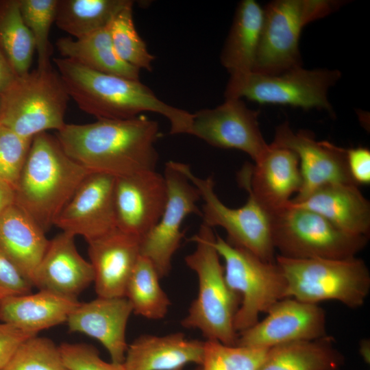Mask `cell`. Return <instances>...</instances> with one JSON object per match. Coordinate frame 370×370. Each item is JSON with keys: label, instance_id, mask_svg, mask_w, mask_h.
<instances>
[{"label": "cell", "instance_id": "22", "mask_svg": "<svg viewBox=\"0 0 370 370\" xmlns=\"http://www.w3.org/2000/svg\"><path fill=\"white\" fill-rule=\"evenodd\" d=\"M290 203L320 214L347 234L369 237L370 204L356 184H325L302 201Z\"/></svg>", "mask_w": 370, "mask_h": 370}, {"label": "cell", "instance_id": "36", "mask_svg": "<svg viewBox=\"0 0 370 370\" xmlns=\"http://www.w3.org/2000/svg\"><path fill=\"white\" fill-rule=\"evenodd\" d=\"M32 139L22 137L0 124V178L11 184L14 189Z\"/></svg>", "mask_w": 370, "mask_h": 370}, {"label": "cell", "instance_id": "45", "mask_svg": "<svg viewBox=\"0 0 370 370\" xmlns=\"http://www.w3.org/2000/svg\"><path fill=\"white\" fill-rule=\"evenodd\" d=\"M0 105H1V99H0Z\"/></svg>", "mask_w": 370, "mask_h": 370}, {"label": "cell", "instance_id": "12", "mask_svg": "<svg viewBox=\"0 0 370 370\" xmlns=\"http://www.w3.org/2000/svg\"><path fill=\"white\" fill-rule=\"evenodd\" d=\"M164 177L167 187V200L156 225L140 240V254L155 267L160 279L171 269L173 255L184 235L182 225L187 216L201 217L197 206L201 199L196 186L182 171L178 162H166Z\"/></svg>", "mask_w": 370, "mask_h": 370}, {"label": "cell", "instance_id": "25", "mask_svg": "<svg viewBox=\"0 0 370 370\" xmlns=\"http://www.w3.org/2000/svg\"><path fill=\"white\" fill-rule=\"evenodd\" d=\"M79 304L47 290L7 297L0 301V321L35 334L65 323Z\"/></svg>", "mask_w": 370, "mask_h": 370}, {"label": "cell", "instance_id": "31", "mask_svg": "<svg viewBox=\"0 0 370 370\" xmlns=\"http://www.w3.org/2000/svg\"><path fill=\"white\" fill-rule=\"evenodd\" d=\"M160 280L151 262L140 256L124 295L134 314L153 320L164 318L171 301L161 288Z\"/></svg>", "mask_w": 370, "mask_h": 370}, {"label": "cell", "instance_id": "10", "mask_svg": "<svg viewBox=\"0 0 370 370\" xmlns=\"http://www.w3.org/2000/svg\"><path fill=\"white\" fill-rule=\"evenodd\" d=\"M336 69L293 68L280 74L253 71L231 74L225 99L245 97L260 103L287 104L305 110L317 108L334 114L329 89L340 79Z\"/></svg>", "mask_w": 370, "mask_h": 370}, {"label": "cell", "instance_id": "40", "mask_svg": "<svg viewBox=\"0 0 370 370\" xmlns=\"http://www.w3.org/2000/svg\"><path fill=\"white\" fill-rule=\"evenodd\" d=\"M347 163L349 175L358 184L370 183V151L359 147L346 149Z\"/></svg>", "mask_w": 370, "mask_h": 370}, {"label": "cell", "instance_id": "19", "mask_svg": "<svg viewBox=\"0 0 370 370\" xmlns=\"http://www.w3.org/2000/svg\"><path fill=\"white\" fill-rule=\"evenodd\" d=\"M132 312L125 297H97L88 302H79L66 323L70 332L99 341L109 353L111 362L123 364L128 347L126 327Z\"/></svg>", "mask_w": 370, "mask_h": 370}, {"label": "cell", "instance_id": "4", "mask_svg": "<svg viewBox=\"0 0 370 370\" xmlns=\"http://www.w3.org/2000/svg\"><path fill=\"white\" fill-rule=\"evenodd\" d=\"M215 238L213 228L202 223L190 238L196 247L184 260L197 275L199 290L181 324L199 330L206 340L236 345L238 333L234 322L241 297L225 281L224 268L214 246Z\"/></svg>", "mask_w": 370, "mask_h": 370}, {"label": "cell", "instance_id": "15", "mask_svg": "<svg viewBox=\"0 0 370 370\" xmlns=\"http://www.w3.org/2000/svg\"><path fill=\"white\" fill-rule=\"evenodd\" d=\"M267 313L264 319L238 334L236 345L270 349L328 336L325 312L318 304L286 297Z\"/></svg>", "mask_w": 370, "mask_h": 370}, {"label": "cell", "instance_id": "3", "mask_svg": "<svg viewBox=\"0 0 370 370\" xmlns=\"http://www.w3.org/2000/svg\"><path fill=\"white\" fill-rule=\"evenodd\" d=\"M90 173L66 153L56 136L40 133L32 139L15 203L46 232Z\"/></svg>", "mask_w": 370, "mask_h": 370}, {"label": "cell", "instance_id": "9", "mask_svg": "<svg viewBox=\"0 0 370 370\" xmlns=\"http://www.w3.org/2000/svg\"><path fill=\"white\" fill-rule=\"evenodd\" d=\"M214 246L224 260L227 285L241 297L234 322L238 334L256 324L262 312H267L276 302L286 298V281L276 262L264 261L218 234Z\"/></svg>", "mask_w": 370, "mask_h": 370}, {"label": "cell", "instance_id": "37", "mask_svg": "<svg viewBox=\"0 0 370 370\" xmlns=\"http://www.w3.org/2000/svg\"><path fill=\"white\" fill-rule=\"evenodd\" d=\"M59 347L63 362L69 370H125L123 364L101 359L98 349L92 345L63 343Z\"/></svg>", "mask_w": 370, "mask_h": 370}, {"label": "cell", "instance_id": "27", "mask_svg": "<svg viewBox=\"0 0 370 370\" xmlns=\"http://www.w3.org/2000/svg\"><path fill=\"white\" fill-rule=\"evenodd\" d=\"M62 58L72 60L91 70L139 80L140 70L116 54L108 27L80 38L62 37L56 42Z\"/></svg>", "mask_w": 370, "mask_h": 370}, {"label": "cell", "instance_id": "44", "mask_svg": "<svg viewBox=\"0 0 370 370\" xmlns=\"http://www.w3.org/2000/svg\"><path fill=\"white\" fill-rule=\"evenodd\" d=\"M175 370H182V369H175ZM195 370H201V369H197Z\"/></svg>", "mask_w": 370, "mask_h": 370}, {"label": "cell", "instance_id": "39", "mask_svg": "<svg viewBox=\"0 0 370 370\" xmlns=\"http://www.w3.org/2000/svg\"><path fill=\"white\" fill-rule=\"evenodd\" d=\"M36 335L0 321V370L8 363L22 343Z\"/></svg>", "mask_w": 370, "mask_h": 370}, {"label": "cell", "instance_id": "7", "mask_svg": "<svg viewBox=\"0 0 370 370\" xmlns=\"http://www.w3.org/2000/svg\"><path fill=\"white\" fill-rule=\"evenodd\" d=\"M341 0H275L263 8L260 40L253 72L276 75L301 66L299 40L308 23L345 4Z\"/></svg>", "mask_w": 370, "mask_h": 370}, {"label": "cell", "instance_id": "38", "mask_svg": "<svg viewBox=\"0 0 370 370\" xmlns=\"http://www.w3.org/2000/svg\"><path fill=\"white\" fill-rule=\"evenodd\" d=\"M32 282L0 253V301L7 297L32 293Z\"/></svg>", "mask_w": 370, "mask_h": 370}, {"label": "cell", "instance_id": "16", "mask_svg": "<svg viewBox=\"0 0 370 370\" xmlns=\"http://www.w3.org/2000/svg\"><path fill=\"white\" fill-rule=\"evenodd\" d=\"M113 195L116 227L140 240L162 214L166 183L156 170L140 171L115 177Z\"/></svg>", "mask_w": 370, "mask_h": 370}, {"label": "cell", "instance_id": "24", "mask_svg": "<svg viewBox=\"0 0 370 370\" xmlns=\"http://www.w3.org/2000/svg\"><path fill=\"white\" fill-rule=\"evenodd\" d=\"M49 243L45 232L16 203L0 214V253L32 284Z\"/></svg>", "mask_w": 370, "mask_h": 370}, {"label": "cell", "instance_id": "5", "mask_svg": "<svg viewBox=\"0 0 370 370\" xmlns=\"http://www.w3.org/2000/svg\"><path fill=\"white\" fill-rule=\"evenodd\" d=\"M286 281V297L318 304L339 301L350 308L361 307L370 291V273L356 257L347 259H292L276 256Z\"/></svg>", "mask_w": 370, "mask_h": 370}, {"label": "cell", "instance_id": "14", "mask_svg": "<svg viewBox=\"0 0 370 370\" xmlns=\"http://www.w3.org/2000/svg\"><path fill=\"white\" fill-rule=\"evenodd\" d=\"M271 145L294 151L299 158L301 188L293 202H299L328 184H354L347 167L346 149L329 141L317 140L309 130H292L287 122L275 128ZM358 186V185H357Z\"/></svg>", "mask_w": 370, "mask_h": 370}, {"label": "cell", "instance_id": "28", "mask_svg": "<svg viewBox=\"0 0 370 370\" xmlns=\"http://www.w3.org/2000/svg\"><path fill=\"white\" fill-rule=\"evenodd\" d=\"M326 336L270 348L258 370H339L343 357Z\"/></svg>", "mask_w": 370, "mask_h": 370}, {"label": "cell", "instance_id": "2", "mask_svg": "<svg viewBox=\"0 0 370 370\" xmlns=\"http://www.w3.org/2000/svg\"><path fill=\"white\" fill-rule=\"evenodd\" d=\"M70 99L98 119H127L144 112L164 116L171 134H190L193 113L160 99L140 80L103 73L64 58H54Z\"/></svg>", "mask_w": 370, "mask_h": 370}, {"label": "cell", "instance_id": "26", "mask_svg": "<svg viewBox=\"0 0 370 370\" xmlns=\"http://www.w3.org/2000/svg\"><path fill=\"white\" fill-rule=\"evenodd\" d=\"M263 8L254 0L241 1L221 53L230 74L252 71L260 40Z\"/></svg>", "mask_w": 370, "mask_h": 370}, {"label": "cell", "instance_id": "11", "mask_svg": "<svg viewBox=\"0 0 370 370\" xmlns=\"http://www.w3.org/2000/svg\"><path fill=\"white\" fill-rule=\"evenodd\" d=\"M182 171L198 189L204 200L201 210L203 224L211 228L221 227L227 234V242L253 253L262 260L275 262V249L271 231V214L250 192L247 202L232 208L225 205L214 191L212 177L201 178L190 166L178 162Z\"/></svg>", "mask_w": 370, "mask_h": 370}, {"label": "cell", "instance_id": "32", "mask_svg": "<svg viewBox=\"0 0 370 370\" xmlns=\"http://www.w3.org/2000/svg\"><path fill=\"white\" fill-rule=\"evenodd\" d=\"M133 4L121 10L108 25L114 49L125 62L140 70H152L155 60L135 27L132 16Z\"/></svg>", "mask_w": 370, "mask_h": 370}, {"label": "cell", "instance_id": "43", "mask_svg": "<svg viewBox=\"0 0 370 370\" xmlns=\"http://www.w3.org/2000/svg\"><path fill=\"white\" fill-rule=\"evenodd\" d=\"M360 353L367 362H369L370 343L369 339H362L360 343Z\"/></svg>", "mask_w": 370, "mask_h": 370}, {"label": "cell", "instance_id": "1", "mask_svg": "<svg viewBox=\"0 0 370 370\" xmlns=\"http://www.w3.org/2000/svg\"><path fill=\"white\" fill-rule=\"evenodd\" d=\"M158 123L145 114L69 124L56 132L66 153L92 173L114 177L156 170Z\"/></svg>", "mask_w": 370, "mask_h": 370}, {"label": "cell", "instance_id": "34", "mask_svg": "<svg viewBox=\"0 0 370 370\" xmlns=\"http://www.w3.org/2000/svg\"><path fill=\"white\" fill-rule=\"evenodd\" d=\"M269 350L206 340L201 370H258Z\"/></svg>", "mask_w": 370, "mask_h": 370}, {"label": "cell", "instance_id": "20", "mask_svg": "<svg viewBox=\"0 0 370 370\" xmlns=\"http://www.w3.org/2000/svg\"><path fill=\"white\" fill-rule=\"evenodd\" d=\"M98 297H124L140 256V238L118 228L87 242Z\"/></svg>", "mask_w": 370, "mask_h": 370}, {"label": "cell", "instance_id": "6", "mask_svg": "<svg viewBox=\"0 0 370 370\" xmlns=\"http://www.w3.org/2000/svg\"><path fill=\"white\" fill-rule=\"evenodd\" d=\"M0 124L18 135L35 136L66 124L70 99L57 71L36 69L18 76L0 95Z\"/></svg>", "mask_w": 370, "mask_h": 370}, {"label": "cell", "instance_id": "23", "mask_svg": "<svg viewBox=\"0 0 370 370\" xmlns=\"http://www.w3.org/2000/svg\"><path fill=\"white\" fill-rule=\"evenodd\" d=\"M204 352V341L182 332L143 334L128 345L123 365L125 370H175L189 363L201 365Z\"/></svg>", "mask_w": 370, "mask_h": 370}, {"label": "cell", "instance_id": "35", "mask_svg": "<svg viewBox=\"0 0 370 370\" xmlns=\"http://www.w3.org/2000/svg\"><path fill=\"white\" fill-rule=\"evenodd\" d=\"M1 370H69L64 365L59 345L38 335L22 343Z\"/></svg>", "mask_w": 370, "mask_h": 370}, {"label": "cell", "instance_id": "29", "mask_svg": "<svg viewBox=\"0 0 370 370\" xmlns=\"http://www.w3.org/2000/svg\"><path fill=\"white\" fill-rule=\"evenodd\" d=\"M131 0H58L55 23L61 30L80 38L108 26Z\"/></svg>", "mask_w": 370, "mask_h": 370}, {"label": "cell", "instance_id": "17", "mask_svg": "<svg viewBox=\"0 0 370 370\" xmlns=\"http://www.w3.org/2000/svg\"><path fill=\"white\" fill-rule=\"evenodd\" d=\"M115 177L90 173L56 218L54 225L87 242L116 227L114 206Z\"/></svg>", "mask_w": 370, "mask_h": 370}, {"label": "cell", "instance_id": "41", "mask_svg": "<svg viewBox=\"0 0 370 370\" xmlns=\"http://www.w3.org/2000/svg\"><path fill=\"white\" fill-rule=\"evenodd\" d=\"M17 77L16 73L0 47V95Z\"/></svg>", "mask_w": 370, "mask_h": 370}, {"label": "cell", "instance_id": "8", "mask_svg": "<svg viewBox=\"0 0 370 370\" xmlns=\"http://www.w3.org/2000/svg\"><path fill=\"white\" fill-rule=\"evenodd\" d=\"M273 246L292 259H347L367 245L368 236L347 234L320 214L290 201L271 214Z\"/></svg>", "mask_w": 370, "mask_h": 370}, {"label": "cell", "instance_id": "21", "mask_svg": "<svg viewBox=\"0 0 370 370\" xmlns=\"http://www.w3.org/2000/svg\"><path fill=\"white\" fill-rule=\"evenodd\" d=\"M90 262L78 253L75 236L62 232L49 240L36 271L33 285L72 299L94 282Z\"/></svg>", "mask_w": 370, "mask_h": 370}, {"label": "cell", "instance_id": "13", "mask_svg": "<svg viewBox=\"0 0 370 370\" xmlns=\"http://www.w3.org/2000/svg\"><path fill=\"white\" fill-rule=\"evenodd\" d=\"M258 114L241 99H225L214 108L193 113L190 135L213 147L242 151L256 162L269 147L260 131Z\"/></svg>", "mask_w": 370, "mask_h": 370}, {"label": "cell", "instance_id": "33", "mask_svg": "<svg viewBox=\"0 0 370 370\" xmlns=\"http://www.w3.org/2000/svg\"><path fill=\"white\" fill-rule=\"evenodd\" d=\"M58 0H19L20 10L25 24L30 31L38 54V69L51 67L52 47L49 32L55 23Z\"/></svg>", "mask_w": 370, "mask_h": 370}, {"label": "cell", "instance_id": "42", "mask_svg": "<svg viewBox=\"0 0 370 370\" xmlns=\"http://www.w3.org/2000/svg\"><path fill=\"white\" fill-rule=\"evenodd\" d=\"M14 188L6 181L0 178V214L15 204Z\"/></svg>", "mask_w": 370, "mask_h": 370}, {"label": "cell", "instance_id": "30", "mask_svg": "<svg viewBox=\"0 0 370 370\" xmlns=\"http://www.w3.org/2000/svg\"><path fill=\"white\" fill-rule=\"evenodd\" d=\"M0 47L18 76L30 71L35 44L23 19L19 0H0Z\"/></svg>", "mask_w": 370, "mask_h": 370}, {"label": "cell", "instance_id": "18", "mask_svg": "<svg viewBox=\"0 0 370 370\" xmlns=\"http://www.w3.org/2000/svg\"><path fill=\"white\" fill-rule=\"evenodd\" d=\"M238 180L271 214L284 208L301 188L298 156L291 149L269 144L254 165L243 167Z\"/></svg>", "mask_w": 370, "mask_h": 370}]
</instances>
